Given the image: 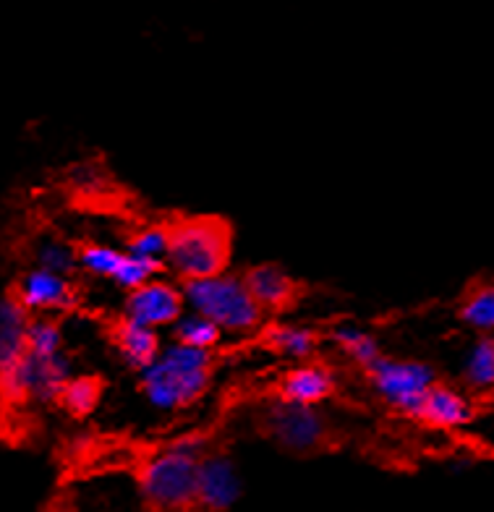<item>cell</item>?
<instances>
[{
    "label": "cell",
    "mask_w": 494,
    "mask_h": 512,
    "mask_svg": "<svg viewBox=\"0 0 494 512\" xmlns=\"http://www.w3.org/2000/svg\"><path fill=\"white\" fill-rule=\"evenodd\" d=\"M217 351L168 340L160 356L136 374L144 403L157 413H181L207 398L215 379Z\"/></svg>",
    "instance_id": "6da1fadb"
},
{
    "label": "cell",
    "mask_w": 494,
    "mask_h": 512,
    "mask_svg": "<svg viewBox=\"0 0 494 512\" xmlns=\"http://www.w3.org/2000/svg\"><path fill=\"white\" fill-rule=\"evenodd\" d=\"M207 447L202 434H186L157 452L139 468V492L157 512L197 510V471Z\"/></svg>",
    "instance_id": "7a4b0ae2"
},
{
    "label": "cell",
    "mask_w": 494,
    "mask_h": 512,
    "mask_svg": "<svg viewBox=\"0 0 494 512\" xmlns=\"http://www.w3.org/2000/svg\"><path fill=\"white\" fill-rule=\"evenodd\" d=\"M233 228L220 215H191L170 223L165 272L176 280H199L231 267Z\"/></svg>",
    "instance_id": "3957f363"
},
{
    "label": "cell",
    "mask_w": 494,
    "mask_h": 512,
    "mask_svg": "<svg viewBox=\"0 0 494 512\" xmlns=\"http://www.w3.org/2000/svg\"><path fill=\"white\" fill-rule=\"evenodd\" d=\"M186 309H194L220 327L225 335H254L267 324V314L246 288L244 275L225 270L220 275L183 283Z\"/></svg>",
    "instance_id": "277c9868"
},
{
    "label": "cell",
    "mask_w": 494,
    "mask_h": 512,
    "mask_svg": "<svg viewBox=\"0 0 494 512\" xmlns=\"http://www.w3.org/2000/svg\"><path fill=\"white\" fill-rule=\"evenodd\" d=\"M364 377L387 408H393L400 416L416 418L427 392L437 382V371L419 358H398L382 353L372 366H366Z\"/></svg>",
    "instance_id": "5b68a950"
},
{
    "label": "cell",
    "mask_w": 494,
    "mask_h": 512,
    "mask_svg": "<svg viewBox=\"0 0 494 512\" xmlns=\"http://www.w3.org/2000/svg\"><path fill=\"white\" fill-rule=\"evenodd\" d=\"M264 434L285 452L312 455L330 442V421L319 405L275 398L262 413Z\"/></svg>",
    "instance_id": "8992f818"
},
{
    "label": "cell",
    "mask_w": 494,
    "mask_h": 512,
    "mask_svg": "<svg viewBox=\"0 0 494 512\" xmlns=\"http://www.w3.org/2000/svg\"><path fill=\"white\" fill-rule=\"evenodd\" d=\"M183 311H186L183 283L168 272H160L147 283L123 293L121 317L134 319L152 330H170Z\"/></svg>",
    "instance_id": "52a82bcc"
},
{
    "label": "cell",
    "mask_w": 494,
    "mask_h": 512,
    "mask_svg": "<svg viewBox=\"0 0 494 512\" xmlns=\"http://www.w3.org/2000/svg\"><path fill=\"white\" fill-rule=\"evenodd\" d=\"M76 249H79V270L87 272L89 277L116 285L123 293L165 272L160 262L142 259V256H134L126 249H116V246H108V243L87 241L79 243Z\"/></svg>",
    "instance_id": "ba28073f"
},
{
    "label": "cell",
    "mask_w": 494,
    "mask_h": 512,
    "mask_svg": "<svg viewBox=\"0 0 494 512\" xmlns=\"http://www.w3.org/2000/svg\"><path fill=\"white\" fill-rule=\"evenodd\" d=\"M11 290L32 317H37V314L63 317L82 304V290H79L74 277L50 272L45 267H37V264L29 267L27 272H21Z\"/></svg>",
    "instance_id": "9c48e42d"
},
{
    "label": "cell",
    "mask_w": 494,
    "mask_h": 512,
    "mask_svg": "<svg viewBox=\"0 0 494 512\" xmlns=\"http://www.w3.org/2000/svg\"><path fill=\"white\" fill-rule=\"evenodd\" d=\"M244 494V476L231 452L207 450L197 471V510L228 512Z\"/></svg>",
    "instance_id": "30bf717a"
},
{
    "label": "cell",
    "mask_w": 494,
    "mask_h": 512,
    "mask_svg": "<svg viewBox=\"0 0 494 512\" xmlns=\"http://www.w3.org/2000/svg\"><path fill=\"white\" fill-rule=\"evenodd\" d=\"M244 283L270 319H278L296 309L301 296H304V288L296 277L285 270L283 264L275 262H259L246 267Z\"/></svg>",
    "instance_id": "8fae6325"
},
{
    "label": "cell",
    "mask_w": 494,
    "mask_h": 512,
    "mask_svg": "<svg viewBox=\"0 0 494 512\" xmlns=\"http://www.w3.org/2000/svg\"><path fill=\"white\" fill-rule=\"evenodd\" d=\"M110 348L116 351L118 361L129 371L139 374L142 369H147L160 351H163V332L152 330V327H144V324L134 322L129 317H121L110 324Z\"/></svg>",
    "instance_id": "7c38bea8"
},
{
    "label": "cell",
    "mask_w": 494,
    "mask_h": 512,
    "mask_svg": "<svg viewBox=\"0 0 494 512\" xmlns=\"http://www.w3.org/2000/svg\"><path fill=\"white\" fill-rule=\"evenodd\" d=\"M338 390V377L325 361H298L278 379V398L304 405H322Z\"/></svg>",
    "instance_id": "4fadbf2b"
},
{
    "label": "cell",
    "mask_w": 494,
    "mask_h": 512,
    "mask_svg": "<svg viewBox=\"0 0 494 512\" xmlns=\"http://www.w3.org/2000/svg\"><path fill=\"white\" fill-rule=\"evenodd\" d=\"M32 314L24 309L14 290L0 296V377L21 364L27 356V335Z\"/></svg>",
    "instance_id": "5bb4252c"
},
{
    "label": "cell",
    "mask_w": 494,
    "mask_h": 512,
    "mask_svg": "<svg viewBox=\"0 0 494 512\" xmlns=\"http://www.w3.org/2000/svg\"><path fill=\"white\" fill-rule=\"evenodd\" d=\"M416 421L432 429H461L474 421V405L461 390L437 379L421 403Z\"/></svg>",
    "instance_id": "9a60e30c"
},
{
    "label": "cell",
    "mask_w": 494,
    "mask_h": 512,
    "mask_svg": "<svg viewBox=\"0 0 494 512\" xmlns=\"http://www.w3.org/2000/svg\"><path fill=\"white\" fill-rule=\"evenodd\" d=\"M264 343L270 351L278 356L288 358V361H312L317 356L319 345H322V335L319 330L309 327V324H293L283 322V319H272L262 327Z\"/></svg>",
    "instance_id": "2e32d148"
},
{
    "label": "cell",
    "mask_w": 494,
    "mask_h": 512,
    "mask_svg": "<svg viewBox=\"0 0 494 512\" xmlns=\"http://www.w3.org/2000/svg\"><path fill=\"white\" fill-rule=\"evenodd\" d=\"M330 343L348 358L351 364L359 366L361 371L366 366H372L379 356H382V343L372 330H366L361 324L353 322H340L330 330Z\"/></svg>",
    "instance_id": "e0dca14e"
},
{
    "label": "cell",
    "mask_w": 494,
    "mask_h": 512,
    "mask_svg": "<svg viewBox=\"0 0 494 512\" xmlns=\"http://www.w3.org/2000/svg\"><path fill=\"white\" fill-rule=\"evenodd\" d=\"M102 395H105V379L97 374H71L66 384H63L61 398H58V408L66 416L84 421L102 405Z\"/></svg>",
    "instance_id": "ac0fdd59"
},
{
    "label": "cell",
    "mask_w": 494,
    "mask_h": 512,
    "mask_svg": "<svg viewBox=\"0 0 494 512\" xmlns=\"http://www.w3.org/2000/svg\"><path fill=\"white\" fill-rule=\"evenodd\" d=\"M458 319L479 335H494V280H481L463 293Z\"/></svg>",
    "instance_id": "d6986e66"
},
{
    "label": "cell",
    "mask_w": 494,
    "mask_h": 512,
    "mask_svg": "<svg viewBox=\"0 0 494 512\" xmlns=\"http://www.w3.org/2000/svg\"><path fill=\"white\" fill-rule=\"evenodd\" d=\"M168 335L170 340H178V343L191 345V348H204V351H217L225 340V332L212 319L194 309L183 311L181 317L173 322Z\"/></svg>",
    "instance_id": "ffe728a7"
},
{
    "label": "cell",
    "mask_w": 494,
    "mask_h": 512,
    "mask_svg": "<svg viewBox=\"0 0 494 512\" xmlns=\"http://www.w3.org/2000/svg\"><path fill=\"white\" fill-rule=\"evenodd\" d=\"M463 382L471 390L494 387V335H479L463 358Z\"/></svg>",
    "instance_id": "44dd1931"
},
{
    "label": "cell",
    "mask_w": 494,
    "mask_h": 512,
    "mask_svg": "<svg viewBox=\"0 0 494 512\" xmlns=\"http://www.w3.org/2000/svg\"><path fill=\"white\" fill-rule=\"evenodd\" d=\"M66 351V327L55 314H37L29 322L27 353L32 356H58Z\"/></svg>",
    "instance_id": "7402d4cb"
},
{
    "label": "cell",
    "mask_w": 494,
    "mask_h": 512,
    "mask_svg": "<svg viewBox=\"0 0 494 512\" xmlns=\"http://www.w3.org/2000/svg\"><path fill=\"white\" fill-rule=\"evenodd\" d=\"M34 264L50 272L74 277L79 272V249L58 236H45L34 243Z\"/></svg>",
    "instance_id": "603a6c76"
},
{
    "label": "cell",
    "mask_w": 494,
    "mask_h": 512,
    "mask_svg": "<svg viewBox=\"0 0 494 512\" xmlns=\"http://www.w3.org/2000/svg\"><path fill=\"white\" fill-rule=\"evenodd\" d=\"M170 241V223H147L139 225L126 236V246L123 249L142 259H152V262H165ZM165 267V264H163Z\"/></svg>",
    "instance_id": "cb8c5ba5"
}]
</instances>
